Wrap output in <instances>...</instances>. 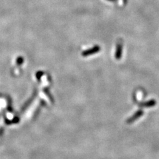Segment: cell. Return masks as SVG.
<instances>
[{"label": "cell", "instance_id": "cell-1", "mask_svg": "<svg viewBox=\"0 0 159 159\" xmlns=\"http://www.w3.org/2000/svg\"><path fill=\"white\" fill-rule=\"evenodd\" d=\"M99 50H100V48L98 46H96V47H93L91 49H88L87 50H85V51L83 52L82 54L83 56H88L92 55V54L98 53Z\"/></svg>", "mask_w": 159, "mask_h": 159}, {"label": "cell", "instance_id": "cell-2", "mask_svg": "<svg viewBox=\"0 0 159 159\" xmlns=\"http://www.w3.org/2000/svg\"><path fill=\"white\" fill-rule=\"evenodd\" d=\"M121 53H122V45H121V44L119 43L117 45L116 52H115V58H116V59H120L121 56Z\"/></svg>", "mask_w": 159, "mask_h": 159}, {"label": "cell", "instance_id": "cell-3", "mask_svg": "<svg viewBox=\"0 0 159 159\" xmlns=\"http://www.w3.org/2000/svg\"><path fill=\"white\" fill-rule=\"evenodd\" d=\"M143 114V112L141 110H139V111H137V112L135 113V115L128 120V123H132L133 121H135L136 119H137L138 118L140 117Z\"/></svg>", "mask_w": 159, "mask_h": 159}, {"label": "cell", "instance_id": "cell-4", "mask_svg": "<svg viewBox=\"0 0 159 159\" xmlns=\"http://www.w3.org/2000/svg\"><path fill=\"white\" fill-rule=\"evenodd\" d=\"M156 104V101L155 100H151V101H146V102L143 103V104H141L142 107H152Z\"/></svg>", "mask_w": 159, "mask_h": 159}, {"label": "cell", "instance_id": "cell-5", "mask_svg": "<svg viewBox=\"0 0 159 159\" xmlns=\"http://www.w3.org/2000/svg\"><path fill=\"white\" fill-rule=\"evenodd\" d=\"M108 1H110V2H114L115 0H108Z\"/></svg>", "mask_w": 159, "mask_h": 159}]
</instances>
